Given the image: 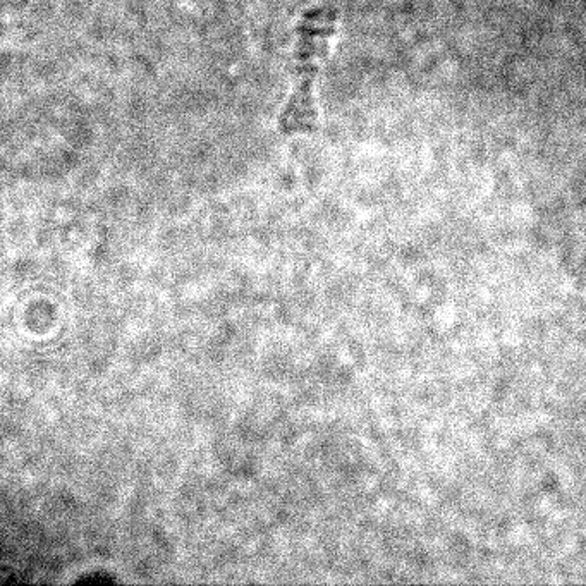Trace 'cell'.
Wrapping results in <instances>:
<instances>
[{
  "label": "cell",
  "mask_w": 586,
  "mask_h": 586,
  "mask_svg": "<svg viewBox=\"0 0 586 586\" xmlns=\"http://www.w3.org/2000/svg\"><path fill=\"white\" fill-rule=\"evenodd\" d=\"M336 28L337 11L332 7L308 9L298 21L291 66L293 93L279 119L282 135H303L318 128L313 85L329 55L330 40L336 35Z\"/></svg>",
  "instance_id": "cell-1"
}]
</instances>
